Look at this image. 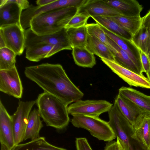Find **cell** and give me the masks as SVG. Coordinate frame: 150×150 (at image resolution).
Wrapping results in <instances>:
<instances>
[{
	"instance_id": "cell-1",
	"label": "cell",
	"mask_w": 150,
	"mask_h": 150,
	"mask_svg": "<svg viewBox=\"0 0 150 150\" xmlns=\"http://www.w3.org/2000/svg\"><path fill=\"white\" fill-rule=\"evenodd\" d=\"M24 74L44 92L67 105L81 100L84 96L68 77L61 65L43 63L25 68Z\"/></svg>"
},
{
	"instance_id": "cell-2",
	"label": "cell",
	"mask_w": 150,
	"mask_h": 150,
	"mask_svg": "<svg viewBox=\"0 0 150 150\" xmlns=\"http://www.w3.org/2000/svg\"><path fill=\"white\" fill-rule=\"evenodd\" d=\"M36 100L40 116L47 126L62 130L68 125V105L62 101L45 92L39 94Z\"/></svg>"
},
{
	"instance_id": "cell-3",
	"label": "cell",
	"mask_w": 150,
	"mask_h": 150,
	"mask_svg": "<svg viewBox=\"0 0 150 150\" xmlns=\"http://www.w3.org/2000/svg\"><path fill=\"white\" fill-rule=\"evenodd\" d=\"M79 8L69 7L37 15L30 22V28L36 34L43 35L57 32L64 28L78 12Z\"/></svg>"
},
{
	"instance_id": "cell-4",
	"label": "cell",
	"mask_w": 150,
	"mask_h": 150,
	"mask_svg": "<svg viewBox=\"0 0 150 150\" xmlns=\"http://www.w3.org/2000/svg\"><path fill=\"white\" fill-rule=\"evenodd\" d=\"M72 116L71 122L73 126L87 130L99 140L108 142L116 138L108 122L99 117L79 115Z\"/></svg>"
},
{
	"instance_id": "cell-5",
	"label": "cell",
	"mask_w": 150,
	"mask_h": 150,
	"mask_svg": "<svg viewBox=\"0 0 150 150\" xmlns=\"http://www.w3.org/2000/svg\"><path fill=\"white\" fill-rule=\"evenodd\" d=\"M108 114V122L116 138L123 142L129 150H134L130 140V139H132L131 136L133 131V126L114 103Z\"/></svg>"
},
{
	"instance_id": "cell-6",
	"label": "cell",
	"mask_w": 150,
	"mask_h": 150,
	"mask_svg": "<svg viewBox=\"0 0 150 150\" xmlns=\"http://www.w3.org/2000/svg\"><path fill=\"white\" fill-rule=\"evenodd\" d=\"M86 0H56L49 4L43 6L30 5L29 7L22 12L21 23L24 30L30 28V22L34 17L39 14L55 9L69 7L79 8Z\"/></svg>"
},
{
	"instance_id": "cell-7",
	"label": "cell",
	"mask_w": 150,
	"mask_h": 150,
	"mask_svg": "<svg viewBox=\"0 0 150 150\" xmlns=\"http://www.w3.org/2000/svg\"><path fill=\"white\" fill-rule=\"evenodd\" d=\"M113 104L104 100H80L68 107L69 114L99 117L101 114L108 112Z\"/></svg>"
},
{
	"instance_id": "cell-8",
	"label": "cell",
	"mask_w": 150,
	"mask_h": 150,
	"mask_svg": "<svg viewBox=\"0 0 150 150\" xmlns=\"http://www.w3.org/2000/svg\"><path fill=\"white\" fill-rule=\"evenodd\" d=\"M36 103V100L19 101L16 111L11 115L15 145L24 141L29 116Z\"/></svg>"
},
{
	"instance_id": "cell-9",
	"label": "cell",
	"mask_w": 150,
	"mask_h": 150,
	"mask_svg": "<svg viewBox=\"0 0 150 150\" xmlns=\"http://www.w3.org/2000/svg\"><path fill=\"white\" fill-rule=\"evenodd\" d=\"M64 28L55 33L38 35L33 32L30 28L25 30V48L36 44L45 43L65 46L69 50H72L67 32Z\"/></svg>"
},
{
	"instance_id": "cell-10",
	"label": "cell",
	"mask_w": 150,
	"mask_h": 150,
	"mask_svg": "<svg viewBox=\"0 0 150 150\" xmlns=\"http://www.w3.org/2000/svg\"><path fill=\"white\" fill-rule=\"evenodd\" d=\"M22 82L16 67L0 70V91L17 98H22L23 93Z\"/></svg>"
},
{
	"instance_id": "cell-11",
	"label": "cell",
	"mask_w": 150,
	"mask_h": 150,
	"mask_svg": "<svg viewBox=\"0 0 150 150\" xmlns=\"http://www.w3.org/2000/svg\"><path fill=\"white\" fill-rule=\"evenodd\" d=\"M25 30L16 24L0 28V34L4 38L6 47L17 55L22 54L25 48Z\"/></svg>"
},
{
	"instance_id": "cell-12",
	"label": "cell",
	"mask_w": 150,
	"mask_h": 150,
	"mask_svg": "<svg viewBox=\"0 0 150 150\" xmlns=\"http://www.w3.org/2000/svg\"><path fill=\"white\" fill-rule=\"evenodd\" d=\"M100 59L113 72L129 85L150 89V81L147 78L122 67L114 61L103 58Z\"/></svg>"
},
{
	"instance_id": "cell-13",
	"label": "cell",
	"mask_w": 150,
	"mask_h": 150,
	"mask_svg": "<svg viewBox=\"0 0 150 150\" xmlns=\"http://www.w3.org/2000/svg\"><path fill=\"white\" fill-rule=\"evenodd\" d=\"M0 142L8 150L15 145L11 115L0 100Z\"/></svg>"
},
{
	"instance_id": "cell-14",
	"label": "cell",
	"mask_w": 150,
	"mask_h": 150,
	"mask_svg": "<svg viewBox=\"0 0 150 150\" xmlns=\"http://www.w3.org/2000/svg\"><path fill=\"white\" fill-rule=\"evenodd\" d=\"M114 103L117 105L133 128L145 115H150V113L145 111L118 94L115 98Z\"/></svg>"
},
{
	"instance_id": "cell-15",
	"label": "cell",
	"mask_w": 150,
	"mask_h": 150,
	"mask_svg": "<svg viewBox=\"0 0 150 150\" xmlns=\"http://www.w3.org/2000/svg\"><path fill=\"white\" fill-rule=\"evenodd\" d=\"M64 50L69 49L62 45L39 44L32 45L26 49L25 57L30 61L38 62Z\"/></svg>"
},
{
	"instance_id": "cell-16",
	"label": "cell",
	"mask_w": 150,
	"mask_h": 150,
	"mask_svg": "<svg viewBox=\"0 0 150 150\" xmlns=\"http://www.w3.org/2000/svg\"><path fill=\"white\" fill-rule=\"evenodd\" d=\"M100 26L106 34L128 54L135 64L140 72L142 74L144 71L141 62L139 49L132 41L120 37L102 26Z\"/></svg>"
},
{
	"instance_id": "cell-17",
	"label": "cell",
	"mask_w": 150,
	"mask_h": 150,
	"mask_svg": "<svg viewBox=\"0 0 150 150\" xmlns=\"http://www.w3.org/2000/svg\"><path fill=\"white\" fill-rule=\"evenodd\" d=\"M78 12L84 13L91 17L121 15L104 3L103 0H86L79 8Z\"/></svg>"
},
{
	"instance_id": "cell-18",
	"label": "cell",
	"mask_w": 150,
	"mask_h": 150,
	"mask_svg": "<svg viewBox=\"0 0 150 150\" xmlns=\"http://www.w3.org/2000/svg\"><path fill=\"white\" fill-rule=\"evenodd\" d=\"M22 11L12 0H6V3L0 6V28L16 24L21 25Z\"/></svg>"
},
{
	"instance_id": "cell-19",
	"label": "cell",
	"mask_w": 150,
	"mask_h": 150,
	"mask_svg": "<svg viewBox=\"0 0 150 150\" xmlns=\"http://www.w3.org/2000/svg\"><path fill=\"white\" fill-rule=\"evenodd\" d=\"M131 138L144 150L150 149V115H146L134 127Z\"/></svg>"
},
{
	"instance_id": "cell-20",
	"label": "cell",
	"mask_w": 150,
	"mask_h": 150,
	"mask_svg": "<svg viewBox=\"0 0 150 150\" xmlns=\"http://www.w3.org/2000/svg\"><path fill=\"white\" fill-rule=\"evenodd\" d=\"M106 4L118 12L122 16L139 17L143 7L136 0H103Z\"/></svg>"
},
{
	"instance_id": "cell-21",
	"label": "cell",
	"mask_w": 150,
	"mask_h": 150,
	"mask_svg": "<svg viewBox=\"0 0 150 150\" xmlns=\"http://www.w3.org/2000/svg\"><path fill=\"white\" fill-rule=\"evenodd\" d=\"M118 94L150 113V96L132 88L124 86L119 89Z\"/></svg>"
},
{
	"instance_id": "cell-22",
	"label": "cell",
	"mask_w": 150,
	"mask_h": 150,
	"mask_svg": "<svg viewBox=\"0 0 150 150\" xmlns=\"http://www.w3.org/2000/svg\"><path fill=\"white\" fill-rule=\"evenodd\" d=\"M107 37L108 42L111 46L110 50L114 56L115 61L126 69L140 75L144 76L128 54L109 37Z\"/></svg>"
},
{
	"instance_id": "cell-23",
	"label": "cell",
	"mask_w": 150,
	"mask_h": 150,
	"mask_svg": "<svg viewBox=\"0 0 150 150\" xmlns=\"http://www.w3.org/2000/svg\"><path fill=\"white\" fill-rule=\"evenodd\" d=\"M38 109L34 108L31 111L28 118L24 138V141L31 140L39 137L40 131L43 127Z\"/></svg>"
},
{
	"instance_id": "cell-24",
	"label": "cell",
	"mask_w": 150,
	"mask_h": 150,
	"mask_svg": "<svg viewBox=\"0 0 150 150\" xmlns=\"http://www.w3.org/2000/svg\"><path fill=\"white\" fill-rule=\"evenodd\" d=\"M86 48L93 54L100 58L115 61L109 48L96 37L88 34Z\"/></svg>"
},
{
	"instance_id": "cell-25",
	"label": "cell",
	"mask_w": 150,
	"mask_h": 150,
	"mask_svg": "<svg viewBox=\"0 0 150 150\" xmlns=\"http://www.w3.org/2000/svg\"><path fill=\"white\" fill-rule=\"evenodd\" d=\"M96 23L114 34L124 39L131 41L132 35L117 23L108 17H91Z\"/></svg>"
},
{
	"instance_id": "cell-26",
	"label": "cell",
	"mask_w": 150,
	"mask_h": 150,
	"mask_svg": "<svg viewBox=\"0 0 150 150\" xmlns=\"http://www.w3.org/2000/svg\"><path fill=\"white\" fill-rule=\"evenodd\" d=\"M72 54L75 63L78 66L91 68L96 64L94 54L86 47H73Z\"/></svg>"
},
{
	"instance_id": "cell-27",
	"label": "cell",
	"mask_w": 150,
	"mask_h": 150,
	"mask_svg": "<svg viewBox=\"0 0 150 150\" xmlns=\"http://www.w3.org/2000/svg\"><path fill=\"white\" fill-rule=\"evenodd\" d=\"M11 150H68L52 145L45 137H40L23 144L16 145Z\"/></svg>"
},
{
	"instance_id": "cell-28",
	"label": "cell",
	"mask_w": 150,
	"mask_h": 150,
	"mask_svg": "<svg viewBox=\"0 0 150 150\" xmlns=\"http://www.w3.org/2000/svg\"><path fill=\"white\" fill-rule=\"evenodd\" d=\"M117 23L120 26L132 35L142 27V17H128L122 15L108 17Z\"/></svg>"
},
{
	"instance_id": "cell-29",
	"label": "cell",
	"mask_w": 150,
	"mask_h": 150,
	"mask_svg": "<svg viewBox=\"0 0 150 150\" xmlns=\"http://www.w3.org/2000/svg\"><path fill=\"white\" fill-rule=\"evenodd\" d=\"M67 33L72 47H86L88 33L86 25L67 29Z\"/></svg>"
},
{
	"instance_id": "cell-30",
	"label": "cell",
	"mask_w": 150,
	"mask_h": 150,
	"mask_svg": "<svg viewBox=\"0 0 150 150\" xmlns=\"http://www.w3.org/2000/svg\"><path fill=\"white\" fill-rule=\"evenodd\" d=\"M150 35V28L141 27L132 35V41L139 50L146 54Z\"/></svg>"
},
{
	"instance_id": "cell-31",
	"label": "cell",
	"mask_w": 150,
	"mask_h": 150,
	"mask_svg": "<svg viewBox=\"0 0 150 150\" xmlns=\"http://www.w3.org/2000/svg\"><path fill=\"white\" fill-rule=\"evenodd\" d=\"M16 55L6 47L0 48V70L8 69L16 67Z\"/></svg>"
},
{
	"instance_id": "cell-32",
	"label": "cell",
	"mask_w": 150,
	"mask_h": 150,
	"mask_svg": "<svg viewBox=\"0 0 150 150\" xmlns=\"http://www.w3.org/2000/svg\"><path fill=\"white\" fill-rule=\"evenodd\" d=\"M88 34L93 35L106 45L110 50L111 46L108 41V37L100 25L96 23L86 25Z\"/></svg>"
},
{
	"instance_id": "cell-33",
	"label": "cell",
	"mask_w": 150,
	"mask_h": 150,
	"mask_svg": "<svg viewBox=\"0 0 150 150\" xmlns=\"http://www.w3.org/2000/svg\"><path fill=\"white\" fill-rule=\"evenodd\" d=\"M90 17L84 13L78 12L69 20L64 28L67 29L78 28L86 25Z\"/></svg>"
},
{
	"instance_id": "cell-34",
	"label": "cell",
	"mask_w": 150,
	"mask_h": 150,
	"mask_svg": "<svg viewBox=\"0 0 150 150\" xmlns=\"http://www.w3.org/2000/svg\"><path fill=\"white\" fill-rule=\"evenodd\" d=\"M116 138V141L112 140L108 142L104 150H129L123 142L118 138Z\"/></svg>"
},
{
	"instance_id": "cell-35",
	"label": "cell",
	"mask_w": 150,
	"mask_h": 150,
	"mask_svg": "<svg viewBox=\"0 0 150 150\" xmlns=\"http://www.w3.org/2000/svg\"><path fill=\"white\" fill-rule=\"evenodd\" d=\"M75 143L76 150H92L86 138H76Z\"/></svg>"
},
{
	"instance_id": "cell-36",
	"label": "cell",
	"mask_w": 150,
	"mask_h": 150,
	"mask_svg": "<svg viewBox=\"0 0 150 150\" xmlns=\"http://www.w3.org/2000/svg\"><path fill=\"white\" fill-rule=\"evenodd\" d=\"M139 50L141 63L144 72L147 75L150 68V61L146 54Z\"/></svg>"
},
{
	"instance_id": "cell-37",
	"label": "cell",
	"mask_w": 150,
	"mask_h": 150,
	"mask_svg": "<svg viewBox=\"0 0 150 150\" xmlns=\"http://www.w3.org/2000/svg\"><path fill=\"white\" fill-rule=\"evenodd\" d=\"M142 27L150 28V9L143 17H142Z\"/></svg>"
},
{
	"instance_id": "cell-38",
	"label": "cell",
	"mask_w": 150,
	"mask_h": 150,
	"mask_svg": "<svg viewBox=\"0 0 150 150\" xmlns=\"http://www.w3.org/2000/svg\"><path fill=\"white\" fill-rule=\"evenodd\" d=\"M17 4L22 10H26L29 6V3L27 0H12Z\"/></svg>"
},
{
	"instance_id": "cell-39",
	"label": "cell",
	"mask_w": 150,
	"mask_h": 150,
	"mask_svg": "<svg viewBox=\"0 0 150 150\" xmlns=\"http://www.w3.org/2000/svg\"><path fill=\"white\" fill-rule=\"evenodd\" d=\"M56 0H37L36 3L38 6H43L51 4Z\"/></svg>"
},
{
	"instance_id": "cell-40",
	"label": "cell",
	"mask_w": 150,
	"mask_h": 150,
	"mask_svg": "<svg viewBox=\"0 0 150 150\" xmlns=\"http://www.w3.org/2000/svg\"><path fill=\"white\" fill-rule=\"evenodd\" d=\"M6 47L5 43L2 35L0 34V48Z\"/></svg>"
},
{
	"instance_id": "cell-41",
	"label": "cell",
	"mask_w": 150,
	"mask_h": 150,
	"mask_svg": "<svg viewBox=\"0 0 150 150\" xmlns=\"http://www.w3.org/2000/svg\"><path fill=\"white\" fill-rule=\"evenodd\" d=\"M146 55L150 61V35L148 44Z\"/></svg>"
},
{
	"instance_id": "cell-42",
	"label": "cell",
	"mask_w": 150,
	"mask_h": 150,
	"mask_svg": "<svg viewBox=\"0 0 150 150\" xmlns=\"http://www.w3.org/2000/svg\"><path fill=\"white\" fill-rule=\"evenodd\" d=\"M147 78L150 81V68L148 74L147 75Z\"/></svg>"
},
{
	"instance_id": "cell-43",
	"label": "cell",
	"mask_w": 150,
	"mask_h": 150,
	"mask_svg": "<svg viewBox=\"0 0 150 150\" xmlns=\"http://www.w3.org/2000/svg\"><path fill=\"white\" fill-rule=\"evenodd\" d=\"M1 150H5V149H1Z\"/></svg>"
},
{
	"instance_id": "cell-44",
	"label": "cell",
	"mask_w": 150,
	"mask_h": 150,
	"mask_svg": "<svg viewBox=\"0 0 150 150\" xmlns=\"http://www.w3.org/2000/svg\"><path fill=\"white\" fill-rule=\"evenodd\" d=\"M150 150V149H149V150Z\"/></svg>"
}]
</instances>
